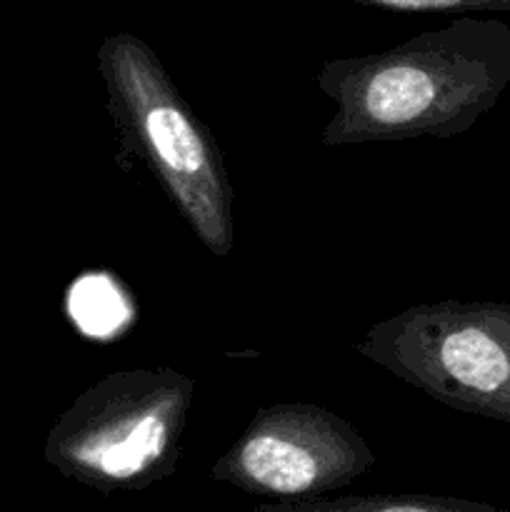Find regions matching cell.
Returning <instances> with one entry per match:
<instances>
[{
    "mask_svg": "<svg viewBox=\"0 0 510 512\" xmlns=\"http://www.w3.org/2000/svg\"><path fill=\"white\" fill-rule=\"evenodd\" d=\"M253 512H505L495 505L445 495H348V498L268 500Z\"/></svg>",
    "mask_w": 510,
    "mask_h": 512,
    "instance_id": "6",
    "label": "cell"
},
{
    "mask_svg": "<svg viewBox=\"0 0 510 512\" xmlns=\"http://www.w3.org/2000/svg\"><path fill=\"white\" fill-rule=\"evenodd\" d=\"M195 380L180 370H115L75 398L45 440V460L98 493H138L180 463Z\"/></svg>",
    "mask_w": 510,
    "mask_h": 512,
    "instance_id": "3",
    "label": "cell"
},
{
    "mask_svg": "<svg viewBox=\"0 0 510 512\" xmlns=\"http://www.w3.org/2000/svg\"><path fill=\"white\" fill-rule=\"evenodd\" d=\"M395 13H510V0H348Z\"/></svg>",
    "mask_w": 510,
    "mask_h": 512,
    "instance_id": "7",
    "label": "cell"
},
{
    "mask_svg": "<svg viewBox=\"0 0 510 512\" xmlns=\"http://www.w3.org/2000/svg\"><path fill=\"white\" fill-rule=\"evenodd\" d=\"M355 425L323 405L278 403L255 410L210 475L265 500L323 498L375 468Z\"/></svg>",
    "mask_w": 510,
    "mask_h": 512,
    "instance_id": "5",
    "label": "cell"
},
{
    "mask_svg": "<svg viewBox=\"0 0 510 512\" xmlns=\"http://www.w3.org/2000/svg\"><path fill=\"white\" fill-rule=\"evenodd\" d=\"M335 110L323 145L458 138L510 85V25L460 15L378 53L330 58L313 75Z\"/></svg>",
    "mask_w": 510,
    "mask_h": 512,
    "instance_id": "1",
    "label": "cell"
},
{
    "mask_svg": "<svg viewBox=\"0 0 510 512\" xmlns=\"http://www.w3.org/2000/svg\"><path fill=\"white\" fill-rule=\"evenodd\" d=\"M355 353L428 398L510 423V305L438 300L380 320Z\"/></svg>",
    "mask_w": 510,
    "mask_h": 512,
    "instance_id": "4",
    "label": "cell"
},
{
    "mask_svg": "<svg viewBox=\"0 0 510 512\" xmlns=\"http://www.w3.org/2000/svg\"><path fill=\"white\" fill-rule=\"evenodd\" d=\"M95 65L118 133V158L143 163L205 250L228 258L235 248V190L215 135L138 35L120 30L103 38Z\"/></svg>",
    "mask_w": 510,
    "mask_h": 512,
    "instance_id": "2",
    "label": "cell"
}]
</instances>
